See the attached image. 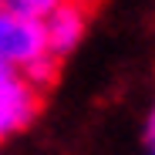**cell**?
Returning <instances> with one entry per match:
<instances>
[{
    "mask_svg": "<svg viewBox=\"0 0 155 155\" xmlns=\"http://www.w3.org/2000/svg\"><path fill=\"white\" fill-rule=\"evenodd\" d=\"M47 54L51 51H47V37H44V24L0 7V61L14 74H20Z\"/></svg>",
    "mask_w": 155,
    "mask_h": 155,
    "instance_id": "cell-1",
    "label": "cell"
},
{
    "mask_svg": "<svg viewBox=\"0 0 155 155\" xmlns=\"http://www.w3.org/2000/svg\"><path fill=\"white\" fill-rule=\"evenodd\" d=\"M41 105H44V94L31 88L20 74H10L0 84V142L27 132L34 118L41 115Z\"/></svg>",
    "mask_w": 155,
    "mask_h": 155,
    "instance_id": "cell-2",
    "label": "cell"
},
{
    "mask_svg": "<svg viewBox=\"0 0 155 155\" xmlns=\"http://www.w3.org/2000/svg\"><path fill=\"white\" fill-rule=\"evenodd\" d=\"M88 17H91V7L84 4V0H64L61 7H54V10L41 20V24H44V37H47L51 58L64 61L71 51L84 41Z\"/></svg>",
    "mask_w": 155,
    "mask_h": 155,
    "instance_id": "cell-3",
    "label": "cell"
},
{
    "mask_svg": "<svg viewBox=\"0 0 155 155\" xmlns=\"http://www.w3.org/2000/svg\"><path fill=\"white\" fill-rule=\"evenodd\" d=\"M58 68H61V61L47 54V58H41L37 64H31L27 71H20V78H24V81H27L31 88H37V91L44 94V91H47L51 84L58 81Z\"/></svg>",
    "mask_w": 155,
    "mask_h": 155,
    "instance_id": "cell-4",
    "label": "cell"
},
{
    "mask_svg": "<svg viewBox=\"0 0 155 155\" xmlns=\"http://www.w3.org/2000/svg\"><path fill=\"white\" fill-rule=\"evenodd\" d=\"M4 10H14L20 17H34V20H44L54 7H61L64 0H0Z\"/></svg>",
    "mask_w": 155,
    "mask_h": 155,
    "instance_id": "cell-5",
    "label": "cell"
},
{
    "mask_svg": "<svg viewBox=\"0 0 155 155\" xmlns=\"http://www.w3.org/2000/svg\"><path fill=\"white\" fill-rule=\"evenodd\" d=\"M145 142H148V155H155V105L145 118Z\"/></svg>",
    "mask_w": 155,
    "mask_h": 155,
    "instance_id": "cell-6",
    "label": "cell"
},
{
    "mask_svg": "<svg viewBox=\"0 0 155 155\" xmlns=\"http://www.w3.org/2000/svg\"><path fill=\"white\" fill-rule=\"evenodd\" d=\"M10 74H14V71H10V68H7L4 61H0V84H4V81H7V78H10Z\"/></svg>",
    "mask_w": 155,
    "mask_h": 155,
    "instance_id": "cell-7",
    "label": "cell"
},
{
    "mask_svg": "<svg viewBox=\"0 0 155 155\" xmlns=\"http://www.w3.org/2000/svg\"><path fill=\"white\" fill-rule=\"evenodd\" d=\"M0 7H4V4H0Z\"/></svg>",
    "mask_w": 155,
    "mask_h": 155,
    "instance_id": "cell-8",
    "label": "cell"
}]
</instances>
